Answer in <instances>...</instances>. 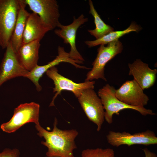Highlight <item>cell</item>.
<instances>
[{
    "instance_id": "obj_15",
    "label": "cell",
    "mask_w": 157,
    "mask_h": 157,
    "mask_svg": "<svg viewBox=\"0 0 157 157\" xmlns=\"http://www.w3.org/2000/svg\"><path fill=\"white\" fill-rule=\"evenodd\" d=\"M51 31L42 21L39 16L33 13L28 17L24 31L22 44L35 40L40 41L45 34Z\"/></svg>"
},
{
    "instance_id": "obj_24",
    "label": "cell",
    "mask_w": 157,
    "mask_h": 157,
    "mask_svg": "<svg viewBox=\"0 0 157 157\" xmlns=\"http://www.w3.org/2000/svg\"><path fill=\"white\" fill-rule=\"evenodd\" d=\"M110 157H116L115 155V154L112 155Z\"/></svg>"
},
{
    "instance_id": "obj_6",
    "label": "cell",
    "mask_w": 157,
    "mask_h": 157,
    "mask_svg": "<svg viewBox=\"0 0 157 157\" xmlns=\"http://www.w3.org/2000/svg\"><path fill=\"white\" fill-rule=\"evenodd\" d=\"M88 119L97 126L99 131L104 120L105 111L101 100L94 89L84 90L77 98Z\"/></svg>"
},
{
    "instance_id": "obj_11",
    "label": "cell",
    "mask_w": 157,
    "mask_h": 157,
    "mask_svg": "<svg viewBox=\"0 0 157 157\" xmlns=\"http://www.w3.org/2000/svg\"><path fill=\"white\" fill-rule=\"evenodd\" d=\"M134 80H128L116 90L115 95L119 100L131 106L144 107L149 100V97Z\"/></svg>"
},
{
    "instance_id": "obj_23",
    "label": "cell",
    "mask_w": 157,
    "mask_h": 157,
    "mask_svg": "<svg viewBox=\"0 0 157 157\" xmlns=\"http://www.w3.org/2000/svg\"><path fill=\"white\" fill-rule=\"evenodd\" d=\"M46 157H60V156H46Z\"/></svg>"
},
{
    "instance_id": "obj_19",
    "label": "cell",
    "mask_w": 157,
    "mask_h": 157,
    "mask_svg": "<svg viewBox=\"0 0 157 157\" xmlns=\"http://www.w3.org/2000/svg\"><path fill=\"white\" fill-rule=\"evenodd\" d=\"M88 3L90 7L89 13L94 17L95 28L94 29H88V31L96 39H98L113 31V28L105 24L101 19L94 7L92 1L89 0Z\"/></svg>"
},
{
    "instance_id": "obj_8",
    "label": "cell",
    "mask_w": 157,
    "mask_h": 157,
    "mask_svg": "<svg viewBox=\"0 0 157 157\" xmlns=\"http://www.w3.org/2000/svg\"><path fill=\"white\" fill-rule=\"evenodd\" d=\"M47 76L53 81L55 87L53 88L55 93L50 104V106H54L55 99L62 91L67 90L72 92L75 97L78 98L85 90L94 89V81H85L81 83H76L59 74L57 67H54L48 69L46 72Z\"/></svg>"
},
{
    "instance_id": "obj_18",
    "label": "cell",
    "mask_w": 157,
    "mask_h": 157,
    "mask_svg": "<svg viewBox=\"0 0 157 157\" xmlns=\"http://www.w3.org/2000/svg\"><path fill=\"white\" fill-rule=\"evenodd\" d=\"M142 28L140 26L133 22L128 27L124 30L113 31L99 39L94 40L85 41L84 43L89 47L98 45H105L118 40L121 37L131 32L135 31L138 32Z\"/></svg>"
},
{
    "instance_id": "obj_4",
    "label": "cell",
    "mask_w": 157,
    "mask_h": 157,
    "mask_svg": "<svg viewBox=\"0 0 157 157\" xmlns=\"http://www.w3.org/2000/svg\"><path fill=\"white\" fill-rule=\"evenodd\" d=\"M97 49V57L92 63V67L87 74L85 81L101 79H107L104 74L106 64L117 54L122 52L123 46L119 40L110 42L107 46L101 45Z\"/></svg>"
},
{
    "instance_id": "obj_13",
    "label": "cell",
    "mask_w": 157,
    "mask_h": 157,
    "mask_svg": "<svg viewBox=\"0 0 157 157\" xmlns=\"http://www.w3.org/2000/svg\"><path fill=\"white\" fill-rule=\"evenodd\" d=\"M6 49L1 65L0 86L5 82L14 78L25 77L29 72L19 62L10 42Z\"/></svg>"
},
{
    "instance_id": "obj_20",
    "label": "cell",
    "mask_w": 157,
    "mask_h": 157,
    "mask_svg": "<svg viewBox=\"0 0 157 157\" xmlns=\"http://www.w3.org/2000/svg\"><path fill=\"white\" fill-rule=\"evenodd\" d=\"M114 154V151L110 148L87 149L81 152V157H110Z\"/></svg>"
},
{
    "instance_id": "obj_21",
    "label": "cell",
    "mask_w": 157,
    "mask_h": 157,
    "mask_svg": "<svg viewBox=\"0 0 157 157\" xmlns=\"http://www.w3.org/2000/svg\"><path fill=\"white\" fill-rule=\"evenodd\" d=\"M20 154L19 151L17 149L6 148L0 153V157H19Z\"/></svg>"
},
{
    "instance_id": "obj_22",
    "label": "cell",
    "mask_w": 157,
    "mask_h": 157,
    "mask_svg": "<svg viewBox=\"0 0 157 157\" xmlns=\"http://www.w3.org/2000/svg\"><path fill=\"white\" fill-rule=\"evenodd\" d=\"M145 155V157H157L156 154L151 151L147 148L142 149Z\"/></svg>"
},
{
    "instance_id": "obj_17",
    "label": "cell",
    "mask_w": 157,
    "mask_h": 157,
    "mask_svg": "<svg viewBox=\"0 0 157 157\" xmlns=\"http://www.w3.org/2000/svg\"><path fill=\"white\" fill-rule=\"evenodd\" d=\"M26 5L24 0H19L17 20L10 41L16 53L22 44L23 36L26 24L30 14L25 9Z\"/></svg>"
},
{
    "instance_id": "obj_9",
    "label": "cell",
    "mask_w": 157,
    "mask_h": 157,
    "mask_svg": "<svg viewBox=\"0 0 157 157\" xmlns=\"http://www.w3.org/2000/svg\"><path fill=\"white\" fill-rule=\"evenodd\" d=\"M33 13L37 14L43 22L51 30L54 29L60 23V13L56 0H24Z\"/></svg>"
},
{
    "instance_id": "obj_12",
    "label": "cell",
    "mask_w": 157,
    "mask_h": 157,
    "mask_svg": "<svg viewBox=\"0 0 157 157\" xmlns=\"http://www.w3.org/2000/svg\"><path fill=\"white\" fill-rule=\"evenodd\" d=\"M58 55L53 60L42 66L37 65L31 71L29 72L26 75V78H28L33 83L37 91H40L42 89V87L39 83V81L43 74L50 68L55 67L61 63H70L77 68L89 69L85 66L80 65L83 64V62L71 59L69 57V53L65 51L63 47L59 46L58 48Z\"/></svg>"
},
{
    "instance_id": "obj_5",
    "label": "cell",
    "mask_w": 157,
    "mask_h": 157,
    "mask_svg": "<svg viewBox=\"0 0 157 157\" xmlns=\"http://www.w3.org/2000/svg\"><path fill=\"white\" fill-rule=\"evenodd\" d=\"M39 104L32 102L21 104L16 108L13 115L8 122L3 123L1 128L4 132L12 133L15 131L26 123L32 122L40 124Z\"/></svg>"
},
{
    "instance_id": "obj_14",
    "label": "cell",
    "mask_w": 157,
    "mask_h": 157,
    "mask_svg": "<svg viewBox=\"0 0 157 157\" xmlns=\"http://www.w3.org/2000/svg\"><path fill=\"white\" fill-rule=\"evenodd\" d=\"M129 75H132L144 90L153 86L156 79L157 70L150 68L147 64L140 59H136L132 63L128 64Z\"/></svg>"
},
{
    "instance_id": "obj_3",
    "label": "cell",
    "mask_w": 157,
    "mask_h": 157,
    "mask_svg": "<svg viewBox=\"0 0 157 157\" xmlns=\"http://www.w3.org/2000/svg\"><path fill=\"white\" fill-rule=\"evenodd\" d=\"M19 0H0V47L10 42L17 20Z\"/></svg>"
},
{
    "instance_id": "obj_1",
    "label": "cell",
    "mask_w": 157,
    "mask_h": 157,
    "mask_svg": "<svg viewBox=\"0 0 157 157\" xmlns=\"http://www.w3.org/2000/svg\"><path fill=\"white\" fill-rule=\"evenodd\" d=\"M57 120L55 118L53 129L51 131L46 130L40 124L35 125L38 135L44 139L41 143L47 148L46 156L74 157L73 151L77 148L75 140L78 132L74 129H60L57 127Z\"/></svg>"
},
{
    "instance_id": "obj_7",
    "label": "cell",
    "mask_w": 157,
    "mask_h": 157,
    "mask_svg": "<svg viewBox=\"0 0 157 157\" xmlns=\"http://www.w3.org/2000/svg\"><path fill=\"white\" fill-rule=\"evenodd\" d=\"M106 138L108 143L115 147L122 145L148 146L157 144V137L155 133L149 130L132 134L126 132L110 131L106 135Z\"/></svg>"
},
{
    "instance_id": "obj_10",
    "label": "cell",
    "mask_w": 157,
    "mask_h": 157,
    "mask_svg": "<svg viewBox=\"0 0 157 157\" xmlns=\"http://www.w3.org/2000/svg\"><path fill=\"white\" fill-rule=\"evenodd\" d=\"M88 21V19L81 14L77 18L74 17L73 22L69 24L65 25L60 23L57 26L59 28L54 31L55 34L63 39L64 43L70 46L69 56L73 60L83 62L85 60L76 48V39L77 30Z\"/></svg>"
},
{
    "instance_id": "obj_16",
    "label": "cell",
    "mask_w": 157,
    "mask_h": 157,
    "mask_svg": "<svg viewBox=\"0 0 157 157\" xmlns=\"http://www.w3.org/2000/svg\"><path fill=\"white\" fill-rule=\"evenodd\" d=\"M40 41L35 40L22 44L16 53L17 57L21 65L30 72L38 65Z\"/></svg>"
},
{
    "instance_id": "obj_2",
    "label": "cell",
    "mask_w": 157,
    "mask_h": 157,
    "mask_svg": "<svg viewBox=\"0 0 157 157\" xmlns=\"http://www.w3.org/2000/svg\"><path fill=\"white\" fill-rule=\"evenodd\" d=\"M115 90L113 86L107 84L98 92L105 111L104 119L108 124L112 123L113 115H119V112L124 109L134 110L144 116L156 115L151 109L131 106L121 101L116 97Z\"/></svg>"
}]
</instances>
